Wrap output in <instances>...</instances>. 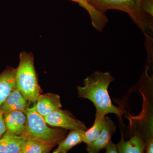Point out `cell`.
Listing matches in <instances>:
<instances>
[{
  "mask_svg": "<svg viewBox=\"0 0 153 153\" xmlns=\"http://www.w3.org/2000/svg\"><path fill=\"white\" fill-rule=\"evenodd\" d=\"M18 153H22V151H20V152H18Z\"/></svg>",
  "mask_w": 153,
  "mask_h": 153,
  "instance_id": "22",
  "label": "cell"
},
{
  "mask_svg": "<svg viewBox=\"0 0 153 153\" xmlns=\"http://www.w3.org/2000/svg\"><path fill=\"white\" fill-rule=\"evenodd\" d=\"M85 131L81 130H71L66 138L58 143V147L53 153H68L72 148L82 142Z\"/></svg>",
  "mask_w": 153,
  "mask_h": 153,
  "instance_id": "14",
  "label": "cell"
},
{
  "mask_svg": "<svg viewBox=\"0 0 153 153\" xmlns=\"http://www.w3.org/2000/svg\"><path fill=\"white\" fill-rule=\"evenodd\" d=\"M141 7L143 10L153 17V0H143L141 3Z\"/></svg>",
  "mask_w": 153,
  "mask_h": 153,
  "instance_id": "17",
  "label": "cell"
},
{
  "mask_svg": "<svg viewBox=\"0 0 153 153\" xmlns=\"http://www.w3.org/2000/svg\"><path fill=\"white\" fill-rule=\"evenodd\" d=\"M28 101L15 87L0 107V111L3 114L13 111L25 112L28 107Z\"/></svg>",
  "mask_w": 153,
  "mask_h": 153,
  "instance_id": "8",
  "label": "cell"
},
{
  "mask_svg": "<svg viewBox=\"0 0 153 153\" xmlns=\"http://www.w3.org/2000/svg\"><path fill=\"white\" fill-rule=\"evenodd\" d=\"M79 4L89 14L94 27L98 31H101L108 22V19L104 13H102L89 4L88 0H71Z\"/></svg>",
  "mask_w": 153,
  "mask_h": 153,
  "instance_id": "13",
  "label": "cell"
},
{
  "mask_svg": "<svg viewBox=\"0 0 153 153\" xmlns=\"http://www.w3.org/2000/svg\"><path fill=\"white\" fill-rule=\"evenodd\" d=\"M55 146L36 140L27 139L21 151L23 153H44L48 150L52 149Z\"/></svg>",
  "mask_w": 153,
  "mask_h": 153,
  "instance_id": "16",
  "label": "cell"
},
{
  "mask_svg": "<svg viewBox=\"0 0 153 153\" xmlns=\"http://www.w3.org/2000/svg\"><path fill=\"white\" fill-rule=\"evenodd\" d=\"M116 145L118 153H145V142L141 134L137 131L128 140H125L122 135L119 142Z\"/></svg>",
  "mask_w": 153,
  "mask_h": 153,
  "instance_id": "11",
  "label": "cell"
},
{
  "mask_svg": "<svg viewBox=\"0 0 153 153\" xmlns=\"http://www.w3.org/2000/svg\"><path fill=\"white\" fill-rule=\"evenodd\" d=\"M105 149V153H118L116 145L112 142L111 140L110 141Z\"/></svg>",
  "mask_w": 153,
  "mask_h": 153,
  "instance_id": "19",
  "label": "cell"
},
{
  "mask_svg": "<svg viewBox=\"0 0 153 153\" xmlns=\"http://www.w3.org/2000/svg\"><path fill=\"white\" fill-rule=\"evenodd\" d=\"M104 118L105 117L96 113L95 120L93 126L84 131L82 138L83 142L88 145L97 139L103 127Z\"/></svg>",
  "mask_w": 153,
  "mask_h": 153,
  "instance_id": "15",
  "label": "cell"
},
{
  "mask_svg": "<svg viewBox=\"0 0 153 153\" xmlns=\"http://www.w3.org/2000/svg\"><path fill=\"white\" fill-rule=\"evenodd\" d=\"M4 119L7 131L25 137L27 130V117L25 112L12 111L4 114Z\"/></svg>",
  "mask_w": 153,
  "mask_h": 153,
  "instance_id": "7",
  "label": "cell"
},
{
  "mask_svg": "<svg viewBox=\"0 0 153 153\" xmlns=\"http://www.w3.org/2000/svg\"><path fill=\"white\" fill-rule=\"evenodd\" d=\"M44 118L47 123L52 126L70 130L85 131L88 129L84 123L75 119L67 111L60 108L52 111Z\"/></svg>",
  "mask_w": 153,
  "mask_h": 153,
  "instance_id": "5",
  "label": "cell"
},
{
  "mask_svg": "<svg viewBox=\"0 0 153 153\" xmlns=\"http://www.w3.org/2000/svg\"><path fill=\"white\" fill-rule=\"evenodd\" d=\"M25 113L27 117V130L24 137L27 139L55 145L65 137L66 130L48 126L44 118L37 112L35 106L28 107Z\"/></svg>",
  "mask_w": 153,
  "mask_h": 153,
  "instance_id": "4",
  "label": "cell"
},
{
  "mask_svg": "<svg viewBox=\"0 0 153 153\" xmlns=\"http://www.w3.org/2000/svg\"><path fill=\"white\" fill-rule=\"evenodd\" d=\"M116 129V127L113 121L108 117H105L103 127L98 137L86 146L88 153H99L101 150L105 149Z\"/></svg>",
  "mask_w": 153,
  "mask_h": 153,
  "instance_id": "6",
  "label": "cell"
},
{
  "mask_svg": "<svg viewBox=\"0 0 153 153\" xmlns=\"http://www.w3.org/2000/svg\"><path fill=\"white\" fill-rule=\"evenodd\" d=\"M114 80L109 72L96 71L84 79L83 86H77L78 97L92 102L97 114L103 117L108 114H114L121 117L123 110L112 104L108 94V86Z\"/></svg>",
  "mask_w": 153,
  "mask_h": 153,
  "instance_id": "1",
  "label": "cell"
},
{
  "mask_svg": "<svg viewBox=\"0 0 153 153\" xmlns=\"http://www.w3.org/2000/svg\"><path fill=\"white\" fill-rule=\"evenodd\" d=\"M16 87L29 101L35 102L41 89L34 64L33 55L25 52L20 55V62L16 69Z\"/></svg>",
  "mask_w": 153,
  "mask_h": 153,
  "instance_id": "2",
  "label": "cell"
},
{
  "mask_svg": "<svg viewBox=\"0 0 153 153\" xmlns=\"http://www.w3.org/2000/svg\"><path fill=\"white\" fill-rule=\"evenodd\" d=\"M36 102L35 106L36 111L43 117L62 106L60 97L51 93L40 94Z\"/></svg>",
  "mask_w": 153,
  "mask_h": 153,
  "instance_id": "9",
  "label": "cell"
},
{
  "mask_svg": "<svg viewBox=\"0 0 153 153\" xmlns=\"http://www.w3.org/2000/svg\"><path fill=\"white\" fill-rule=\"evenodd\" d=\"M27 139L7 131L0 138V153H18Z\"/></svg>",
  "mask_w": 153,
  "mask_h": 153,
  "instance_id": "10",
  "label": "cell"
},
{
  "mask_svg": "<svg viewBox=\"0 0 153 153\" xmlns=\"http://www.w3.org/2000/svg\"><path fill=\"white\" fill-rule=\"evenodd\" d=\"M7 131L5 124L4 119V114L0 111V138Z\"/></svg>",
  "mask_w": 153,
  "mask_h": 153,
  "instance_id": "20",
  "label": "cell"
},
{
  "mask_svg": "<svg viewBox=\"0 0 153 153\" xmlns=\"http://www.w3.org/2000/svg\"><path fill=\"white\" fill-rule=\"evenodd\" d=\"M145 143V153H153V137H148Z\"/></svg>",
  "mask_w": 153,
  "mask_h": 153,
  "instance_id": "18",
  "label": "cell"
},
{
  "mask_svg": "<svg viewBox=\"0 0 153 153\" xmlns=\"http://www.w3.org/2000/svg\"><path fill=\"white\" fill-rule=\"evenodd\" d=\"M143 0H88L91 6L104 13L108 10L123 11L129 15L133 21L145 32L146 28L153 29V17L143 10Z\"/></svg>",
  "mask_w": 153,
  "mask_h": 153,
  "instance_id": "3",
  "label": "cell"
},
{
  "mask_svg": "<svg viewBox=\"0 0 153 153\" xmlns=\"http://www.w3.org/2000/svg\"><path fill=\"white\" fill-rule=\"evenodd\" d=\"M16 69L10 67L0 74V107L16 87Z\"/></svg>",
  "mask_w": 153,
  "mask_h": 153,
  "instance_id": "12",
  "label": "cell"
},
{
  "mask_svg": "<svg viewBox=\"0 0 153 153\" xmlns=\"http://www.w3.org/2000/svg\"><path fill=\"white\" fill-rule=\"evenodd\" d=\"M50 150H47V151H46V152H44V153H49V152H50Z\"/></svg>",
  "mask_w": 153,
  "mask_h": 153,
  "instance_id": "21",
  "label": "cell"
}]
</instances>
